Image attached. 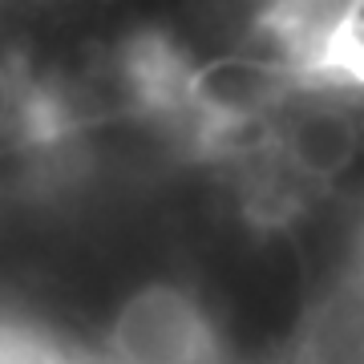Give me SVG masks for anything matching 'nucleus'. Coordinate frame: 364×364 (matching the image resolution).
I'll list each match as a JSON object with an SVG mask.
<instances>
[{"instance_id":"f257e3e1","label":"nucleus","mask_w":364,"mask_h":364,"mask_svg":"<svg viewBox=\"0 0 364 364\" xmlns=\"http://www.w3.org/2000/svg\"><path fill=\"white\" fill-rule=\"evenodd\" d=\"M65 130V109L16 57L0 53V154L33 150Z\"/></svg>"}]
</instances>
